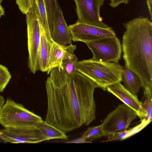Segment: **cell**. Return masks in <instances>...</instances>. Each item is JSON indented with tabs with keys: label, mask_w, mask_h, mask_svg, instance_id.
Returning <instances> with one entry per match:
<instances>
[{
	"label": "cell",
	"mask_w": 152,
	"mask_h": 152,
	"mask_svg": "<svg viewBox=\"0 0 152 152\" xmlns=\"http://www.w3.org/2000/svg\"><path fill=\"white\" fill-rule=\"evenodd\" d=\"M46 138L47 140L53 139L67 140L68 136L66 133L43 120L36 125Z\"/></svg>",
	"instance_id": "cell-17"
},
{
	"label": "cell",
	"mask_w": 152,
	"mask_h": 152,
	"mask_svg": "<svg viewBox=\"0 0 152 152\" xmlns=\"http://www.w3.org/2000/svg\"><path fill=\"white\" fill-rule=\"evenodd\" d=\"M55 10L53 27L50 30L51 39L59 44L68 45L72 44V37L64 18L62 10L55 0Z\"/></svg>",
	"instance_id": "cell-11"
},
{
	"label": "cell",
	"mask_w": 152,
	"mask_h": 152,
	"mask_svg": "<svg viewBox=\"0 0 152 152\" xmlns=\"http://www.w3.org/2000/svg\"><path fill=\"white\" fill-rule=\"evenodd\" d=\"M4 102L5 100L4 97L0 95V113Z\"/></svg>",
	"instance_id": "cell-29"
},
{
	"label": "cell",
	"mask_w": 152,
	"mask_h": 152,
	"mask_svg": "<svg viewBox=\"0 0 152 152\" xmlns=\"http://www.w3.org/2000/svg\"><path fill=\"white\" fill-rule=\"evenodd\" d=\"M76 48L75 45H67L66 50L62 61L63 70L69 76L74 74L77 71L76 64L77 58L74 53Z\"/></svg>",
	"instance_id": "cell-16"
},
{
	"label": "cell",
	"mask_w": 152,
	"mask_h": 152,
	"mask_svg": "<svg viewBox=\"0 0 152 152\" xmlns=\"http://www.w3.org/2000/svg\"><path fill=\"white\" fill-rule=\"evenodd\" d=\"M3 1V0H0V4H1V2Z\"/></svg>",
	"instance_id": "cell-31"
},
{
	"label": "cell",
	"mask_w": 152,
	"mask_h": 152,
	"mask_svg": "<svg viewBox=\"0 0 152 152\" xmlns=\"http://www.w3.org/2000/svg\"><path fill=\"white\" fill-rule=\"evenodd\" d=\"M16 1L20 11L26 15L33 6L35 0H16Z\"/></svg>",
	"instance_id": "cell-23"
},
{
	"label": "cell",
	"mask_w": 152,
	"mask_h": 152,
	"mask_svg": "<svg viewBox=\"0 0 152 152\" xmlns=\"http://www.w3.org/2000/svg\"><path fill=\"white\" fill-rule=\"evenodd\" d=\"M77 21L101 28L110 27L102 21L100 10L104 0H74Z\"/></svg>",
	"instance_id": "cell-8"
},
{
	"label": "cell",
	"mask_w": 152,
	"mask_h": 152,
	"mask_svg": "<svg viewBox=\"0 0 152 152\" xmlns=\"http://www.w3.org/2000/svg\"><path fill=\"white\" fill-rule=\"evenodd\" d=\"M40 24V40L39 52V70L46 72L49 54L52 42L45 35L44 30Z\"/></svg>",
	"instance_id": "cell-13"
},
{
	"label": "cell",
	"mask_w": 152,
	"mask_h": 152,
	"mask_svg": "<svg viewBox=\"0 0 152 152\" xmlns=\"http://www.w3.org/2000/svg\"><path fill=\"white\" fill-rule=\"evenodd\" d=\"M152 89L148 88H144L143 96L141 102V108L138 115L141 121H152Z\"/></svg>",
	"instance_id": "cell-18"
},
{
	"label": "cell",
	"mask_w": 152,
	"mask_h": 152,
	"mask_svg": "<svg viewBox=\"0 0 152 152\" xmlns=\"http://www.w3.org/2000/svg\"><path fill=\"white\" fill-rule=\"evenodd\" d=\"M138 116L137 112L125 104H120L110 113L101 124L104 136L125 131Z\"/></svg>",
	"instance_id": "cell-6"
},
{
	"label": "cell",
	"mask_w": 152,
	"mask_h": 152,
	"mask_svg": "<svg viewBox=\"0 0 152 152\" xmlns=\"http://www.w3.org/2000/svg\"><path fill=\"white\" fill-rule=\"evenodd\" d=\"M28 51V67L33 74L39 70V52L40 30L37 5L35 1L26 14Z\"/></svg>",
	"instance_id": "cell-5"
},
{
	"label": "cell",
	"mask_w": 152,
	"mask_h": 152,
	"mask_svg": "<svg viewBox=\"0 0 152 152\" xmlns=\"http://www.w3.org/2000/svg\"><path fill=\"white\" fill-rule=\"evenodd\" d=\"M68 27L74 42H84L116 36L113 30L110 28H104L83 23L77 21Z\"/></svg>",
	"instance_id": "cell-9"
},
{
	"label": "cell",
	"mask_w": 152,
	"mask_h": 152,
	"mask_svg": "<svg viewBox=\"0 0 152 152\" xmlns=\"http://www.w3.org/2000/svg\"><path fill=\"white\" fill-rule=\"evenodd\" d=\"M1 16H2L1 15H0V18H1Z\"/></svg>",
	"instance_id": "cell-32"
},
{
	"label": "cell",
	"mask_w": 152,
	"mask_h": 152,
	"mask_svg": "<svg viewBox=\"0 0 152 152\" xmlns=\"http://www.w3.org/2000/svg\"><path fill=\"white\" fill-rule=\"evenodd\" d=\"M146 3L148 6L149 15L151 20L152 19V0H147Z\"/></svg>",
	"instance_id": "cell-28"
},
{
	"label": "cell",
	"mask_w": 152,
	"mask_h": 152,
	"mask_svg": "<svg viewBox=\"0 0 152 152\" xmlns=\"http://www.w3.org/2000/svg\"><path fill=\"white\" fill-rule=\"evenodd\" d=\"M42 120L40 116L25 108L23 104L10 98L7 99L0 113V124L4 128L36 126Z\"/></svg>",
	"instance_id": "cell-4"
},
{
	"label": "cell",
	"mask_w": 152,
	"mask_h": 152,
	"mask_svg": "<svg viewBox=\"0 0 152 152\" xmlns=\"http://www.w3.org/2000/svg\"><path fill=\"white\" fill-rule=\"evenodd\" d=\"M122 51L125 67L136 73L142 87L152 89V23L138 17L125 23Z\"/></svg>",
	"instance_id": "cell-2"
},
{
	"label": "cell",
	"mask_w": 152,
	"mask_h": 152,
	"mask_svg": "<svg viewBox=\"0 0 152 152\" xmlns=\"http://www.w3.org/2000/svg\"><path fill=\"white\" fill-rule=\"evenodd\" d=\"M11 78L8 68L0 64V92L3 91Z\"/></svg>",
	"instance_id": "cell-21"
},
{
	"label": "cell",
	"mask_w": 152,
	"mask_h": 152,
	"mask_svg": "<svg viewBox=\"0 0 152 152\" xmlns=\"http://www.w3.org/2000/svg\"><path fill=\"white\" fill-rule=\"evenodd\" d=\"M129 0H110L109 5L112 7L115 8L117 7L120 4L124 3L127 4Z\"/></svg>",
	"instance_id": "cell-26"
},
{
	"label": "cell",
	"mask_w": 152,
	"mask_h": 152,
	"mask_svg": "<svg viewBox=\"0 0 152 152\" xmlns=\"http://www.w3.org/2000/svg\"><path fill=\"white\" fill-rule=\"evenodd\" d=\"M130 129L116 133L107 136V139L103 142L115 140H122L126 139V137L129 132Z\"/></svg>",
	"instance_id": "cell-24"
},
{
	"label": "cell",
	"mask_w": 152,
	"mask_h": 152,
	"mask_svg": "<svg viewBox=\"0 0 152 152\" xmlns=\"http://www.w3.org/2000/svg\"><path fill=\"white\" fill-rule=\"evenodd\" d=\"M151 121H146L144 119L142 120L141 123L140 124L129 129V132L126 136V139L130 137L139 132L148 125Z\"/></svg>",
	"instance_id": "cell-25"
},
{
	"label": "cell",
	"mask_w": 152,
	"mask_h": 152,
	"mask_svg": "<svg viewBox=\"0 0 152 152\" xmlns=\"http://www.w3.org/2000/svg\"><path fill=\"white\" fill-rule=\"evenodd\" d=\"M124 86L132 94H136L139 91L142 84L139 76L134 72L125 67L122 74V80Z\"/></svg>",
	"instance_id": "cell-15"
},
{
	"label": "cell",
	"mask_w": 152,
	"mask_h": 152,
	"mask_svg": "<svg viewBox=\"0 0 152 152\" xmlns=\"http://www.w3.org/2000/svg\"><path fill=\"white\" fill-rule=\"evenodd\" d=\"M67 45L52 42L50 51L46 72L49 74L53 68L57 67L63 69L62 61Z\"/></svg>",
	"instance_id": "cell-14"
},
{
	"label": "cell",
	"mask_w": 152,
	"mask_h": 152,
	"mask_svg": "<svg viewBox=\"0 0 152 152\" xmlns=\"http://www.w3.org/2000/svg\"><path fill=\"white\" fill-rule=\"evenodd\" d=\"M104 136L102 124L88 128L83 134L82 137L88 140L100 138Z\"/></svg>",
	"instance_id": "cell-20"
},
{
	"label": "cell",
	"mask_w": 152,
	"mask_h": 152,
	"mask_svg": "<svg viewBox=\"0 0 152 152\" xmlns=\"http://www.w3.org/2000/svg\"><path fill=\"white\" fill-rule=\"evenodd\" d=\"M76 68L104 91L107 87L122 80L124 68L118 62L96 61L92 58L79 61Z\"/></svg>",
	"instance_id": "cell-3"
},
{
	"label": "cell",
	"mask_w": 152,
	"mask_h": 152,
	"mask_svg": "<svg viewBox=\"0 0 152 152\" xmlns=\"http://www.w3.org/2000/svg\"><path fill=\"white\" fill-rule=\"evenodd\" d=\"M38 11L39 23L42 26L48 38L53 42L50 34L47 11L44 0H35Z\"/></svg>",
	"instance_id": "cell-19"
},
{
	"label": "cell",
	"mask_w": 152,
	"mask_h": 152,
	"mask_svg": "<svg viewBox=\"0 0 152 152\" xmlns=\"http://www.w3.org/2000/svg\"><path fill=\"white\" fill-rule=\"evenodd\" d=\"M0 138L10 143H37L47 140L36 126L16 128H4L0 130Z\"/></svg>",
	"instance_id": "cell-10"
},
{
	"label": "cell",
	"mask_w": 152,
	"mask_h": 152,
	"mask_svg": "<svg viewBox=\"0 0 152 152\" xmlns=\"http://www.w3.org/2000/svg\"><path fill=\"white\" fill-rule=\"evenodd\" d=\"M93 54V60L105 62H118L120 59L122 45L116 36L105 37L85 42Z\"/></svg>",
	"instance_id": "cell-7"
},
{
	"label": "cell",
	"mask_w": 152,
	"mask_h": 152,
	"mask_svg": "<svg viewBox=\"0 0 152 152\" xmlns=\"http://www.w3.org/2000/svg\"><path fill=\"white\" fill-rule=\"evenodd\" d=\"M91 143V142L87 140L86 139L81 137L77 138L71 141L66 142L67 143Z\"/></svg>",
	"instance_id": "cell-27"
},
{
	"label": "cell",
	"mask_w": 152,
	"mask_h": 152,
	"mask_svg": "<svg viewBox=\"0 0 152 152\" xmlns=\"http://www.w3.org/2000/svg\"><path fill=\"white\" fill-rule=\"evenodd\" d=\"M106 89L136 111L138 116L141 108V103L137 95L130 92L121 82L110 85L107 87Z\"/></svg>",
	"instance_id": "cell-12"
},
{
	"label": "cell",
	"mask_w": 152,
	"mask_h": 152,
	"mask_svg": "<svg viewBox=\"0 0 152 152\" xmlns=\"http://www.w3.org/2000/svg\"><path fill=\"white\" fill-rule=\"evenodd\" d=\"M48 20L49 30L52 28L54 20L55 10V0H44Z\"/></svg>",
	"instance_id": "cell-22"
},
{
	"label": "cell",
	"mask_w": 152,
	"mask_h": 152,
	"mask_svg": "<svg viewBox=\"0 0 152 152\" xmlns=\"http://www.w3.org/2000/svg\"><path fill=\"white\" fill-rule=\"evenodd\" d=\"M4 9L0 4V15L1 16L4 15Z\"/></svg>",
	"instance_id": "cell-30"
},
{
	"label": "cell",
	"mask_w": 152,
	"mask_h": 152,
	"mask_svg": "<svg viewBox=\"0 0 152 152\" xmlns=\"http://www.w3.org/2000/svg\"><path fill=\"white\" fill-rule=\"evenodd\" d=\"M45 82L47 109L45 121L66 133L96 119L94 91L98 87L78 70L68 75L64 70L52 69Z\"/></svg>",
	"instance_id": "cell-1"
}]
</instances>
